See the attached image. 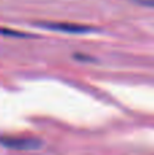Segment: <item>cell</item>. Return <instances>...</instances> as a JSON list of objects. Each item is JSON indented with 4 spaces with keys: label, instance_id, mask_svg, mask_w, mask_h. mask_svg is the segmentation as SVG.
Masks as SVG:
<instances>
[{
    "label": "cell",
    "instance_id": "1",
    "mask_svg": "<svg viewBox=\"0 0 154 155\" xmlns=\"http://www.w3.org/2000/svg\"><path fill=\"white\" fill-rule=\"evenodd\" d=\"M38 26L44 27V29L55 30V31L68 33V34H86V33H90L94 30L92 26L70 23V22H41V23H38Z\"/></svg>",
    "mask_w": 154,
    "mask_h": 155
},
{
    "label": "cell",
    "instance_id": "2",
    "mask_svg": "<svg viewBox=\"0 0 154 155\" xmlns=\"http://www.w3.org/2000/svg\"><path fill=\"white\" fill-rule=\"evenodd\" d=\"M0 144L14 150H33L41 146V142L35 137L22 136H4L0 137Z\"/></svg>",
    "mask_w": 154,
    "mask_h": 155
},
{
    "label": "cell",
    "instance_id": "3",
    "mask_svg": "<svg viewBox=\"0 0 154 155\" xmlns=\"http://www.w3.org/2000/svg\"><path fill=\"white\" fill-rule=\"evenodd\" d=\"M0 35H5V37H15V38H29L32 37L30 34L19 30H14V29H7V27H0Z\"/></svg>",
    "mask_w": 154,
    "mask_h": 155
},
{
    "label": "cell",
    "instance_id": "4",
    "mask_svg": "<svg viewBox=\"0 0 154 155\" xmlns=\"http://www.w3.org/2000/svg\"><path fill=\"white\" fill-rule=\"evenodd\" d=\"M134 3L139 5H145V7H152L154 8V0H132Z\"/></svg>",
    "mask_w": 154,
    "mask_h": 155
}]
</instances>
